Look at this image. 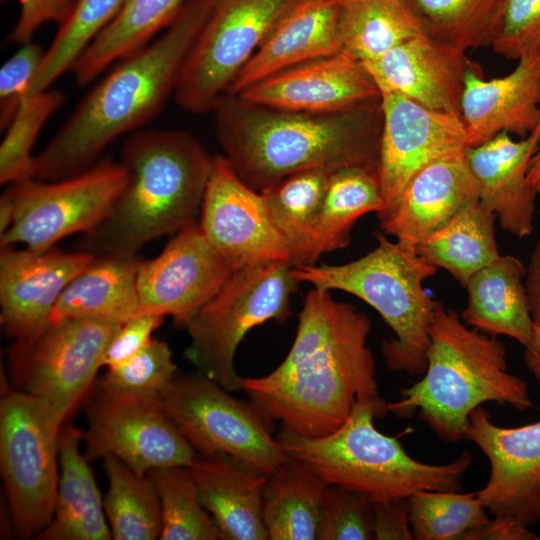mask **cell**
Returning <instances> with one entry per match:
<instances>
[{"mask_svg": "<svg viewBox=\"0 0 540 540\" xmlns=\"http://www.w3.org/2000/svg\"><path fill=\"white\" fill-rule=\"evenodd\" d=\"M387 413V406L358 401L346 422L333 433L306 437L282 428L276 438L288 456L327 485L357 491L372 502L408 499L425 490L460 491L472 455L463 451L445 464L420 462L396 438L376 429L374 419Z\"/></svg>", "mask_w": 540, "mask_h": 540, "instance_id": "obj_6", "label": "cell"}, {"mask_svg": "<svg viewBox=\"0 0 540 540\" xmlns=\"http://www.w3.org/2000/svg\"><path fill=\"white\" fill-rule=\"evenodd\" d=\"M372 501L363 494L328 485L324 494L318 540H371Z\"/></svg>", "mask_w": 540, "mask_h": 540, "instance_id": "obj_43", "label": "cell"}, {"mask_svg": "<svg viewBox=\"0 0 540 540\" xmlns=\"http://www.w3.org/2000/svg\"><path fill=\"white\" fill-rule=\"evenodd\" d=\"M371 327L364 312L312 287L287 356L265 376L242 378V390L288 431L306 437L333 433L358 401L387 406L367 345Z\"/></svg>", "mask_w": 540, "mask_h": 540, "instance_id": "obj_1", "label": "cell"}, {"mask_svg": "<svg viewBox=\"0 0 540 540\" xmlns=\"http://www.w3.org/2000/svg\"><path fill=\"white\" fill-rule=\"evenodd\" d=\"M527 268L512 255H499L465 286L462 321L483 333L510 337L523 346L534 330L525 286Z\"/></svg>", "mask_w": 540, "mask_h": 540, "instance_id": "obj_28", "label": "cell"}, {"mask_svg": "<svg viewBox=\"0 0 540 540\" xmlns=\"http://www.w3.org/2000/svg\"><path fill=\"white\" fill-rule=\"evenodd\" d=\"M490 47L517 61L540 51V0H502Z\"/></svg>", "mask_w": 540, "mask_h": 540, "instance_id": "obj_44", "label": "cell"}, {"mask_svg": "<svg viewBox=\"0 0 540 540\" xmlns=\"http://www.w3.org/2000/svg\"><path fill=\"white\" fill-rule=\"evenodd\" d=\"M408 499L378 501L372 503L374 539H414L409 521Z\"/></svg>", "mask_w": 540, "mask_h": 540, "instance_id": "obj_48", "label": "cell"}, {"mask_svg": "<svg viewBox=\"0 0 540 540\" xmlns=\"http://www.w3.org/2000/svg\"><path fill=\"white\" fill-rule=\"evenodd\" d=\"M126 0H75L67 18L45 50L28 96L48 90L116 17Z\"/></svg>", "mask_w": 540, "mask_h": 540, "instance_id": "obj_37", "label": "cell"}, {"mask_svg": "<svg viewBox=\"0 0 540 540\" xmlns=\"http://www.w3.org/2000/svg\"><path fill=\"white\" fill-rule=\"evenodd\" d=\"M460 117L469 147L501 132L521 138L540 123V51L523 56L510 73L485 79L472 63L466 73Z\"/></svg>", "mask_w": 540, "mask_h": 540, "instance_id": "obj_22", "label": "cell"}, {"mask_svg": "<svg viewBox=\"0 0 540 540\" xmlns=\"http://www.w3.org/2000/svg\"><path fill=\"white\" fill-rule=\"evenodd\" d=\"M540 537L528 526L518 522L494 517L466 532L461 540H538Z\"/></svg>", "mask_w": 540, "mask_h": 540, "instance_id": "obj_49", "label": "cell"}, {"mask_svg": "<svg viewBox=\"0 0 540 540\" xmlns=\"http://www.w3.org/2000/svg\"><path fill=\"white\" fill-rule=\"evenodd\" d=\"M200 212L204 235L232 270L267 261L290 262L260 192L237 175L224 155L214 156Z\"/></svg>", "mask_w": 540, "mask_h": 540, "instance_id": "obj_16", "label": "cell"}, {"mask_svg": "<svg viewBox=\"0 0 540 540\" xmlns=\"http://www.w3.org/2000/svg\"><path fill=\"white\" fill-rule=\"evenodd\" d=\"M423 32L406 0H340L341 48L361 62L375 60Z\"/></svg>", "mask_w": 540, "mask_h": 540, "instance_id": "obj_34", "label": "cell"}, {"mask_svg": "<svg viewBox=\"0 0 540 540\" xmlns=\"http://www.w3.org/2000/svg\"><path fill=\"white\" fill-rule=\"evenodd\" d=\"M330 174L326 169L305 170L259 191L289 250L293 267L308 264L314 226Z\"/></svg>", "mask_w": 540, "mask_h": 540, "instance_id": "obj_35", "label": "cell"}, {"mask_svg": "<svg viewBox=\"0 0 540 540\" xmlns=\"http://www.w3.org/2000/svg\"><path fill=\"white\" fill-rule=\"evenodd\" d=\"M429 36L466 52L490 46L502 0H406Z\"/></svg>", "mask_w": 540, "mask_h": 540, "instance_id": "obj_38", "label": "cell"}, {"mask_svg": "<svg viewBox=\"0 0 540 540\" xmlns=\"http://www.w3.org/2000/svg\"><path fill=\"white\" fill-rule=\"evenodd\" d=\"M362 63L380 94L398 93L430 109L460 116L471 65L466 52L423 32Z\"/></svg>", "mask_w": 540, "mask_h": 540, "instance_id": "obj_21", "label": "cell"}, {"mask_svg": "<svg viewBox=\"0 0 540 540\" xmlns=\"http://www.w3.org/2000/svg\"><path fill=\"white\" fill-rule=\"evenodd\" d=\"M294 1L216 0L181 67L173 95L178 106L213 111Z\"/></svg>", "mask_w": 540, "mask_h": 540, "instance_id": "obj_12", "label": "cell"}, {"mask_svg": "<svg viewBox=\"0 0 540 540\" xmlns=\"http://www.w3.org/2000/svg\"><path fill=\"white\" fill-rule=\"evenodd\" d=\"M83 431L65 422L59 432V480L53 517L41 540H109L103 499L81 452Z\"/></svg>", "mask_w": 540, "mask_h": 540, "instance_id": "obj_27", "label": "cell"}, {"mask_svg": "<svg viewBox=\"0 0 540 540\" xmlns=\"http://www.w3.org/2000/svg\"><path fill=\"white\" fill-rule=\"evenodd\" d=\"M377 246L354 261L293 267L299 283L358 297L374 308L395 337L381 343V353L391 371L410 376L424 373L430 344L428 328L437 301L424 289V281L437 267L415 251L376 233Z\"/></svg>", "mask_w": 540, "mask_h": 540, "instance_id": "obj_7", "label": "cell"}, {"mask_svg": "<svg viewBox=\"0 0 540 540\" xmlns=\"http://www.w3.org/2000/svg\"><path fill=\"white\" fill-rule=\"evenodd\" d=\"M539 144L540 123L520 140L501 132L465 151L479 202L495 215L503 230L519 238L533 231L538 193L529 183L528 170Z\"/></svg>", "mask_w": 540, "mask_h": 540, "instance_id": "obj_23", "label": "cell"}, {"mask_svg": "<svg viewBox=\"0 0 540 540\" xmlns=\"http://www.w3.org/2000/svg\"><path fill=\"white\" fill-rule=\"evenodd\" d=\"M108 489L104 511L115 540L159 539L162 516L151 478L140 475L112 455L103 458Z\"/></svg>", "mask_w": 540, "mask_h": 540, "instance_id": "obj_36", "label": "cell"}, {"mask_svg": "<svg viewBox=\"0 0 540 540\" xmlns=\"http://www.w3.org/2000/svg\"><path fill=\"white\" fill-rule=\"evenodd\" d=\"M121 324L64 319L14 339L7 350L11 384L45 401L67 422L91 392L104 351Z\"/></svg>", "mask_w": 540, "mask_h": 540, "instance_id": "obj_11", "label": "cell"}, {"mask_svg": "<svg viewBox=\"0 0 540 540\" xmlns=\"http://www.w3.org/2000/svg\"><path fill=\"white\" fill-rule=\"evenodd\" d=\"M496 217L479 200L415 248L421 258L443 268L465 288L469 279L500 254L495 236Z\"/></svg>", "mask_w": 540, "mask_h": 540, "instance_id": "obj_33", "label": "cell"}, {"mask_svg": "<svg viewBox=\"0 0 540 540\" xmlns=\"http://www.w3.org/2000/svg\"><path fill=\"white\" fill-rule=\"evenodd\" d=\"M289 261H267L235 269L190 318L185 351L198 372L229 392L242 389L234 366L242 339L269 320L284 322L299 282Z\"/></svg>", "mask_w": 540, "mask_h": 540, "instance_id": "obj_8", "label": "cell"}, {"mask_svg": "<svg viewBox=\"0 0 540 540\" xmlns=\"http://www.w3.org/2000/svg\"><path fill=\"white\" fill-rule=\"evenodd\" d=\"M185 0H126L109 25L74 63L78 86L88 85L105 69L150 43L175 19Z\"/></svg>", "mask_w": 540, "mask_h": 540, "instance_id": "obj_31", "label": "cell"}, {"mask_svg": "<svg viewBox=\"0 0 540 540\" xmlns=\"http://www.w3.org/2000/svg\"><path fill=\"white\" fill-rule=\"evenodd\" d=\"M408 503L416 540H461L489 520L477 492L425 490L412 495Z\"/></svg>", "mask_w": 540, "mask_h": 540, "instance_id": "obj_40", "label": "cell"}, {"mask_svg": "<svg viewBox=\"0 0 540 540\" xmlns=\"http://www.w3.org/2000/svg\"><path fill=\"white\" fill-rule=\"evenodd\" d=\"M327 486L308 467L289 456L268 476L263 491V521L269 539H318Z\"/></svg>", "mask_w": 540, "mask_h": 540, "instance_id": "obj_32", "label": "cell"}, {"mask_svg": "<svg viewBox=\"0 0 540 540\" xmlns=\"http://www.w3.org/2000/svg\"><path fill=\"white\" fill-rule=\"evenodd\" d=\"M340 0H295L236 75L227 94L286 69L338 53Z\"/></svg>", "mask_w": 540, "mask_h": 540, "instance_id": "obj_25", "label": "cell"}, {"mask_svg": "<svg viewBox=\"0 0 540 540\" xmlns=\"http://www.w3.org/2000/svg\"><path fill=\"white\" fill-rule=\"evenodd\" d=\"M382 127L377 171L384 195V218L406 184L435 161L461 157L469 147L460 116L425 107L401 94H380Z\"/></svg>", "mask_w": 540, "mask_h": 540, "instance_id": "obj_15", "label": "cell"}, {"mask_svg": "<svg viewBox=\"0 0 540 540\" xmlns=\"http://www.w3.org/2000/svg\"><path fill=\"white\" fill-rule=\"evenodd\" d=\"M232 95L273 109L306 113L345 111L381 96L363 63L344 50L276 73Z\"/></svg>", "mask_w": 540, "mask_h": 540, "instance_id": "obj_19", "label": "cell"}, {"mask_svg": "<svg viewBox=\"0 0 540 540\" xmlns=\"http://www.w3.org/2000/svg\"><path fill=\"white\" fill-rule=\"evenodd\" d=\"M14 215V201L10 191L6 189L0 199V236L10 228L13 223Z\"/></svg>", "mask_w": 540, "mask_h": 540, "instance_id": "obj_52", "label": "cell"}, {"mask_svg": "<svg viewBox=\"0 0 540 540\" xmlns=\"http://www.w3.org/2000/svg\"><path fill=\"white\" fill-rule=\"evenodd\" d=\"M126 181L120 160L103 159L62 180L31 178L10 184L15 215L0 236L1 248L23 244L44 251L66 236L85 233L108 214Z\"/></svg>", "mask_w": 540, "mask_h": 540, "instance_id": "obj_13", "label": "cell"}, {"mask_svg": "<svg viewBox=\"0 0 540 540\" xmlns=\"http://www.w3.org/2000/svg\"><path fill=\"white\" fill-rule=\"evenodd\" d=\"M524 361L540 384V325H535L529 341L524 345Z\"/></svg>", "mask_w": 540, "mask_h": 540, "instance_id": "obj_51", "label": "cell"}, {"mask_svg": "<svg viewBox=\"0 0 540 540\" xmlns=\"http://www.w3.org/2000/svg\"><path fill=\"white\" fill-rule=\"evenodd\" d=\"M232 271L195 221L176 232L156 258L141 260L140 312L171 316L175 325L184 328Z\"/></svg>", "mask_w": 540, "mask_h": 540, "instance_id": "obj_18", "label": "cell"}, {"mask_svg": "<svg viewBox=\"0 0 540 540\" xmlns=\"http://www.w3.org/2000/svg\"><path fill=\"white\" fill-rule=\"evenodd\" d=\"M160 501L161 540H218L222 534L204 507L188 467L170 466L150 470Z\"/></svg>", "mask_w": 540, "mask_h": 540, "instance_id": "obj_39", "label": "cell"}, {"mask_svg": "<svg viewBox=\"0 0 540 540\" xmlns=\"http://www.w3.org/2000/svg\"><path fill=\"white\" fill-rule=\"evenodd\" d=\"M161 402L199 455L229 457L267 476L289 458L272 435L273 419L198 371L177 374Z\"/></svg>", "mask_w": 540, "mask_h": 540, "instance_id": "obj_10", "label": "cell"}, {"mask_svg": "<svg viewBox=\"0 0 540 540\" xmlns=\"http://www.w3.org/2000/svg\"><path fill=\"white\" fill-rule=\"evenodd\" d=\"M428 333L423 377L387 403L388 412L408 418L417 412L441 440L457 443L465 439L471 412L485 402L518 410L532 406L526 382L508 372L506 348L497 336L466 325L440 301Z\"/></svg>", "mask_w": 540, "mask_h": 540, "instance_id": "obj_5", "label": "cell"}, {"mask_svg": "<svg viewBox=\"0 0 540 540\" xmlns=\"http://www.w3.org/2000/svg\"><path fill=\"white\" fill-rule=\"evenodd\" d=\"M45 51L32 41L20 45L0 69V129L6 130L22 101L27 97L32 80Z\"/></svg>", "mask_w": 540, "mask_h": 540, "instance_id": "obj_45", "label": "cell"}, {"mask_svg": "<svg viewBox=\"0 0 540 540\" xmlns=\"http://www.w3.org/2000/svg\"><path fill=\"white\" fill-rule=\"evenodd\" d=\"M465 439L490 463L489 479L477 492L485 509L528 527L540 524V421L500 427L479 406L469 415Z\"/></svg>", "mask_w": 540, "mask_h": 540, "instance_id": "obj_17", "label": "cell"}, {"mask_svg": "<svg viewBox=\"0 0 540 540\" xmlns=\"http://www.w3.org/2000/svg\"><path fill=\"white\" fill-rule=\"evenodd\" d=\"M177 370L169 345L152 338L135 356L108 368L98 382L121 393L161 398L178 374Z\"/></svg>", "mask_w": 540, "mask_h": 540, "instance_id": "obj_42", "label": "cell"}, {"mask_svg": "<svg viewBox=\"0 0 540 540\" xmlns=\"http://www.w3.org/2000/svg\"><path fill=\"white\" fill-rule=\"evenodd\" d=\"M94 258L78 250L2 247L0 322L6 335L18 339L43 330L64 289Z\"/></svg>", "mask_w": 540, "mask_h": 540, "instance_id": "obj_20", "label": "cell"}, {"mask_svg": "<svg viewBox=\"0 0 540 540\" xmlns=\"http://www.w3.org/2000/svg\"><path fill=\"white\" fill-rule=\"evenodd\" d=\"M216 0H185L160 36L118 61L35 156L34 178L57 181L99 161L116 139L142 129L174 95L192 44Z\"/></svg>", "mask_w": 540, "mask_h": 540, "instance_id": "obj_2", "label": "cell"}, {"mask_svg": "<svg viewBox=\"0 0 540 540\" xmlns=\"http://www.w3.org/2000/svg\"><path fill=\"white\" fill-rule=\"evenodd\" d=\"M476 201L477 184L465 155L435 161L412 176L393 209L380 219L381 228L402 247L415 251Z\"/></svg>", "mask_w": 540, "mask_h": 540, "instance_id": "obj_24", "label": "cell"}, {"mask_svg": "<svg viewBox=\"0 0 540 540\" xmlns=\"http://www.w3.org/2000/svg\"><path fill=\"white\" fill-rule=\"evenodd\" d=\"M163 318L156 314H140L122 323L104 351L101 367L112 368L135 356L153 338L152 334Z\"/></svg>", "mask_w": 540, "mask_h": 540, "instance_id": "obj_46", "label": "cell"}, {"mask_svg": "<svg viewBox=\"0 0 540 540\" xmlns=\"http://www.w3.org/2000/svg\"><path fill=\"white\" fill-rule=\"evenodd\" d=\"M214 156L183 130L140 129L127 135L120 161L126 184L108 214L77 250L134 257L148 242L195 222Z\"/></svg>", "mask_w": 540, "mask_h": 540, "instance_id": "obj_4", "label": "cell"}, {"mask_svg": "<svg viewBox=\"0 0 540 540\" xmlns=\"http://www.w3.org/2000/svg\"><path fill=\"white\" fill-rule=\"evenodd\" d=\"M526 268L525 286L530 312L535 325H540V237L535 244Z\"/></svg>", "mask_w": 540, "mask_h": 540, "instance_id": "obj_50", "label": "cell"}, {"mask_svg": "<svg viewBox=\"0 0 540 540\" xmlns=\"http://www.w3.org/2000/svg\"><path fill=\"white\" fill-rule=\"evenodd\" d=\"M16 1L19 5V16L8 40L19 45L32 41V37L42 25L52 22L58 25L63 23L75 2V0Z\"/></svg>", "mask_w": 540, "mask_h": 540, "instance_id": "obj_47", "label": "cell"}, {"mask_svg": "<svg viewBox=\"0 0 540 540\" xmlns=\"http://www.w3.org/2000/svg\"><path fill=\"white\" fill-rule=\"evenodd\" d=\"M63 424L45 401L1 374L0 469L12 524L22 539L38 537L53 517Z\"/></svg>", "mask_w": 540, "mask_h": 540, "instance_id": "obj_9", "label": "cell"}, {"mask_svg": "<svg viewBox=\"0 0 540 540\" xmlns=\"http://www.w3.org/2000/svg\"><path fill=\"white\" fill-rule=\"evenodd\" d=\"M212 112L224 156L254 190L310 169L377 168L380 100L340 112L306 113L226 94Z\"/></svg>", "mask_w": 540, "mask_h": 540, "instance_id": "obj_3", "label": "cell"}, {"mask_svg": "<svg viewBox=\"0 0 540 540\" xmlns=\"http://www.w3.org/2000/svg\"><path fill=\"white\" fill-rule=\"evenodd\" d=\"M385 208L377 168L348 166L331 172L314 226L307 265L324 254L350 244L351 231L359 218Z\"/></svg>", "mask_w": 540, "mask_h": 540, "instance_id": "obj_30", "label": "cell"}, {"mask_svg": "<svg viewBox=\"0 0 540 540\" xmlns=\"http://www.w3.org/2000/svg\"><path fill=\"white\" fill-rule=\"evenodd\" d=\"M64 100L62 92L48 89L22 101L5 130L0 146L1 185L34 178L33 145L45 123Z\"/></svg>", "mask_w": 540, "mask_h": 540, "instance_id": "obj_41", "label": "cell"}, {"mask_svg": "<svg viewBox=\"0 0 540 540\" xmlns=\"http://www.w3.org/2000/svg\"><path fill=\"white\" fill-rule=\"evenodd\" d=\"M84 455H112L140 475L161 467H189L198 453L165 411L161 398L111 390L98 380L87 397Z\"/></svg>", "mask_w": 540, "mask_h": 540, "instance_id": "obj_14", "label": "cell"}, {"mask_svg": "<svg viewBox=\"0 0 540 540\" xmlns=\"http://www.w3.org/2000/svg\"><path fill=\"white\" fill-rule=\"evenodd\" d=\"M224 540H267L263 491L268 476L229 457L197 455L188 467Z\"/></svg>", "mask_w": 540, "mask_h": 540, "instance_id": "obj_26", "label": "cell"}, {"mask_svg": "<svg viewBox=\"0 0 540 540\" xmlns=\"http://www.w3.org/2000/svg\"><path fill=\"white\" fill-rule=\"evenodd\" d=\"M528 180L532 188L540 194V144L530 162Z\"/></svg>", "mask_w": 540, "mask_h": 540, "instance_id": "obj_53", "label": "cell"}, {"mask_svg": "<svg viewBox=\"0 0 540 540\" xmlns=\"http://www.w3.org/2000/svg\"><path fill=\"white\" fill-rule=\"evenodd\" d=\"M141 259L95 256L64 289L50 322L89 318L114 323L140 315L137 274Z\"/></svg>", "mask_w": 540, "mask_h": 540, "instance_id": "obj_29", "label": "cell"}]
</instances>
